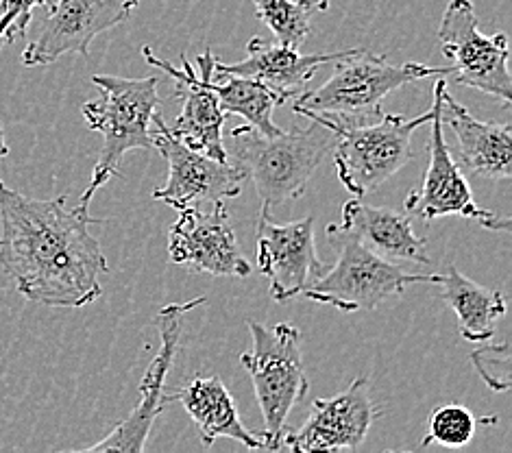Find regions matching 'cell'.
I'll return each instance as SVG.
<instances>
[{
	"mask_svg": "<svg viewBox=\"0 0 512 453\" xmlns=\"http://www.w3.org/2000/svg\"><path fill=\"white\" fill-rule=\"evenodd\" d=\"M66 201L24 197L0 181V264L20 297L77 310L103 295L109 264L90 234V225L103 220Z\"/></svg>",
	"mask_w": 512,
	"mask_h": 453,
	"instance_id": "6da1fadb",
	"label": "cell"
},
{
	"mask_svg": "<svg viewBox=\"0 0 512 453\" xmlns=\"http://www.w3.org/2000/svg\"><path fill=\"white\" fill-rule=\"evenodd\" d=\"M308 127L264 136L251 125L231 129L225 142L227 162L251 177L262 210L299 199L316 168L334 149V133L319 120Z\"/></svg>",
	"mask_w": 512,
	"mask_h": 453,
	"instance_id": "7a4b0ae2",
	"label": "cell"
},
{
	"mask_svg": "<svg viewBox=\"0 0 512 453\" xmlns=\"http://www.w3.org/2000/svg\"><path fill=\"white\" fill-rule=\"evenodd\" d=\"M334 75L321 88L303 90L292 99V109L303 118L316 116L336 125H360L384 116L382 103L390 92L408 83L428 77H445L454 66H425V64H390L386 55H373L362 48L334 64Z\"/></svg>",
	"mask_w": 512,
	"mask_h": 453,
	"instance_id": "3957f363",
	"label": "cell"
},
{
	"mask_svg": "<svg viewBox=\"0 0 512 453\" xmlns=\"http://www.w3.org/2000/svg\"><path fill=\"white\" fill-rule=\"evenodd\" d=\"M92 83L101 96L83 105V118L88 127L103 136L99 162L92 170L88 188L83 190L79 205L90 207L94 194L107 181L120 177V164L129 151L153 149L151 125L160 107L157 85L160 79H127L116 75H94Z\"/></svg>",
	"mask_w": 512,
	"mask_h": 453,
	"instance_id": "277c9868",
	"label": "cell"
},
{
	"mask_svg": "<svg viewBox=\"0 0 512 453\" xmlns=\"http://www.w3.org/2000/svg\"><path fill=\"white\" fill-rule=\"evenodd\" d=\"M251 349L242 353V366L251 375L255 399L264 421V449H282L286 419L306 397L308 377L303 369L301 332L292 323L273 327L249 321Z\"/></svg>",
	"mask_w": 512,
	"mask_h": 453,
	"instance_id": "5b68a950",
	"label": "cell"
},
{
	"mask_svg": "<svg viewBox=\"0 0 512 453\" xmlns=\"http://www.w3.org/2000/svg\"><path fill=\"white\" fill-rule=\"evenodd\" d=\"M432 109L417 118L384 114L373 122L360 125H336L319 120L334 133V166L338 179L356 199H364L408 166L412 153V136L425 122L432 120Z\"/></svg>",
	"mask_w": 512,
	"mask_h": 453,
	"instance_id": "8992f818",
	"label": "cell"
},
{
	"mask_svg": "<svg viewBox=\"0 0 512 453\" xmlns=\"http://www.w3.org/2000/svg\"><path fill=\"white\" fill-rule=\"evenodd\" d=\"M327 238L336 251V264L325 268L303 292L314 303L332 305L340 312H367L401 295L410 284L430 281V275L408 273L397 262L384 260L338 225H327Z\"/></svg>",
	"mask_w": 512,
	"mask_h": 453,
	"instance_id": "52a82bcc",
	"label": "cell"
},
{
	"mask_svg": "<svg viewBox=\"0 0 512 453\" xmlns=\"http://www.w3.org/2000/svg\"><path fill=\"white\" fill-rule=\"evenodd\" d=\"M438 38L443 55L451 61L456 83L493 96L502 107L512 105V77L508 70L506 33L484 35L471 0H449Z\"/></svg>",
	"mask_w": 512,
	"mask_h": 453,
	"instance_id": "ba28073f",
	"label": "cell"
},
{
	"mask_svg": "<svg viewBox=\"0 0 512 453\" xmlns=\"http://www.w3.org/2000/svg\"><path fill=\"white\" fill-rule=\"evenodd\" d=\"M153 125V146L168 162V179L153 192L155 201L181 212L188 207H201L203 203L214 205L240 197L242 181L247 179L240 168L190 149L186 142L170 133L160 114L153 116Z\"/></svg>",
	"mask_w": 512,
	"mask_h": 453,
	"instance_id": "9c48e42d",
	"label": "cell"
},
{
	"mask_svg": "<svg viewBox=\"0 0 512 453\" xmlns=\"http://www.w3.org/2000/svg\"><path fill=\"white\" fill-rule=\"evenodd\" d=\"M207 299L199 297L188 303H170L164 310H160L155 318L157 332L162 338V347L157 349L155 358L151 360L149 369H146L142 382H140V401L138 406L129 412L127 419L120 423L116 430L109 432L101 443H94L85 447L83 451H118V453H140L146 447V438H149L155 421L160 419L164 412L166 397H164V386L166 377L173 369V362L177 358L179 342H181V323H184V316L192 310L201 308Z\"/></svg>",
	"mask_w": 512,
	"mask_h": 453,
	"instance_id": "30bf717a",
	"label": "cell"
},
{
	"mask_svg": "<svg viewBox=\"0 0 512 453\" xmlns=\"http://www.w3.org/2000/svg\"><path fill=\"white\" fill-rule=\"evenodd\" d=\"M432 140H430V164L425 170V177L419 190L410 192L404 207L410 216H417L423 220H436L443 216H462L473 218L484 229L493 231H508L510 218L499 216L489 210H484L473 199V192L469 183L462 175L460 166L456 164L454 155H451L449 146L445 142L443 133V118H441V101H438V92L434 90V103H432Z\"/></svg>",
	"mask_w": 512,
	"mask_h": 453,
	"instance_id": "8fae6325",
	"label": "cell"
},
{
	"mask_svg": "<svg viewBox=\"0 0 512 453\" xmlns=\"http://www.w3.org/2000/svg\"><path fill=\"white\" fill-rule=\"evenodd\" d=\"M140 0H55L38 38L22 51L27 68L51 66L59 57L77 53L88 57L101 33L123 24Z\"/></svg>",
	"mask_w": 512,
	"mask_h": 453,
	"instance_id": "7c38bea8",
	"label": "cell"
},
{
	"mask_svg": "<svg viewBox=\"0 0 512 453\" xmlns=\"http://www.w3.org/2000/svg\"><path fill=\"white\" fill-rule=\"evenodd\" d=\"M258 266L271 284V297L286 303L303 295L325 273L316 255L314 216L292 223H275L271 210L258 220Z\"/></svg>",
	"mask_w": 512,
	"mask_h": 453,
	"instance_id": "4fadbf2b",
	"label": "cell"
},
{
	"mask_svg": "<svg viewBox=\"0 0 512 453\" xmlns=\"http://www.w3.org/2000/svg\"><path fill=\"white\" fill-rule=\"evenodd\" d=\"M168 255L170 262L194 273L238 279L251 275V264L238 249L225 203H214L212 212H201V207L181 210L168 231Z\"/></svg>",
	"mask_w": 512,
	"mask_h": 453,
	"instance_id": "5bb4252c",
	"label": "cell"
},
{
	"mask_svg": "<svg viewBox=\"0 0 512 453\" xmlns=\"http://www.w3.org/2000/svg\"><path fill=\"white\" fill-rule=\"evenodd\" d=\"M377 419L369 377L353 379L347 390L329 399H316L308 421L299 430L284 432L282 447L295 453L358 449Z\"/></svg>",
	"mask_w": 512,
	"mask_h": 453,
	"instance_id": "9a60e30c",
	"label": "cell"
},
{
	"mask_svg": "<svg viewBox=\"0 0 512 453\" xmlns=\"http://www.w3.org/2000/svg\"><path fill=\"white\" fill-rule=\"evenodd\" d=\"M142 57L177 81V96L184 101V107H181L175 125L168 127L170 133L186 142L190 149L210 155L218 162H227L223 140L227 114L218 105L216 94L197 75V68L188 59H181V68H177L170 61L155 57L151 46L142 48Z\"/></svg>",
	"mask_w": 512,
	"mask_h": 453,
	"instance_id": "2e32d148",
	"label": "cell"
},
{
	"mask_svg": "<svg viewBox=\"0 0 512 453\" xmlns=\"http://www.w3.org/2000/svg\"><path fill=\"white\" fill-rule=\"evenodd\" d=\"M441 101L443 125L456 133L460 164L471 175L484 179H510L512 175V127L508 122H484L469 114L447 90V81L438 77L434 83Z\"/></svg>",
	"mask_w": 512,
	"mask_h": 453,
	"instance_id": "e0dca14e",
	"label": "cell"
},
{
	"mask_svg": "<svg viewBox=\"0 0 512 453\" xmlns=\"http://www.w3.org/2000/svg\"><path fill=\"white\" fill-rule=\"evenodd\" d=\"M349 51L338 53H319V55H303L299 48H292L279 42H268L262 38H253L247 44V57L236 64H223V61H214L212 75H238L255 79L268 88L279 92L290 103L292 99L308 88L321 66L336 64L343 59Z\"/></svg>",
	"mask_w": 512,
	"mask_h": 453,
	"instance_id": "ac0fdd59",
	"label": "cell"
},
{
	"mask_svg": "<svg viewBox=\"0 0 512 453\" xmlns=\"http://www.w3.org/2000/svg\"><path fill=\"white\" fill-rule=\"evenodd\" d=\"M347 234L356 236L364 247L382 255L390 262L428 264L425 244L428 240L414 234L408 212L393 207H373L353 197L343 205V223L338 225Z\"/></svg>",
	"mask_w": 512,
	"mask_h": 453,
	"instance_id": "d6986e66",
	"label": "cell"
},
{
	"mask_svg": "<svg viewBox=\"0 0 512 453\" xmlns=\"http://www.w3.org/2000/svg\"><path fill=\"white\" fill-rule=\"evenodd\" d=\"M166 401H177L197 425L203 447H212L218 438L238 440L247 449H264L262 434L247 430L234 399L218 375H197L188 386L175 390Z\"/></svg>",
	"mask_w": 512,
	"mask_h": 453,
	"instance_id": "ffe728a7",
	"label": "cell"
},
{
	"mask_svg": "<svg viewBox=\"0 0 512 453\" xmlns=\"http://www.w3.org/2000/svg\"><path fill=\"white\" fill-rule=\"evenodd\" d=\"M214 61L216 59L212 51L207 48L203 55L197 57L194 68H197V75L201 77V81L216 94L218 105H221L223 112L227 116H242L247 120V125L258 129L264 136H275V133L282 131L273 122V109L288 103L284 96L255 79L238 75H212Z\"/></svg>",
	"mask_w": 512,
	"mask_h": 453,
	"instance_id": "44dd1931",
	"label": "cell"
},
{
	"mask_svg": "<svg viewBox=\"0 0 512 453\" xmlns=\"http://www.w3.org/2000/svg\"><path fill=\"white\" fill-rule=\"evenodd\" d=\"M430 284L441 286L443 301L458 318L462 338L469 342H489L495 336L497 321L506 314L502 292L475 284L454 264H447L441 273L430 275Z\"/></svg>",
	"mask_w": 512,
	"mask_h": 453,
	"instance_id": "7402d4cb",
	"label": "cell"
},
{
	"mask_svg": "<svg viewBox=\"0 0 512 453\" xmlns=\"http://www.w3.org/2000/svg\"><path fill=\"white\" fill-rule=\"evenodd\" d=\"M255 14L279 44L299 48L308 40L312 20L319 14L316 0H251Z\"/></svg>",
	"mask_w": 512,
	"mask_h": 453,
	"instance_id": "603a6c76",
	"label": "cell"
},
{
	"mask_svg": "<svg viewBox=\"0 0 512 453\" xmlns=\"http://www.w3.org/2000/svg\"><path fill=\"white\" fill-rule=\"evenodd\" d=\"M478 423L475 414L458 403L438 406L430 416L428 436L423 438L421 447H430L434 443L443 447H465L473 440Z\"/></svg>",
	"mask_w": 512,
	"mask_h": 453,
	"instance_id": "cb8c5ba5",
	"label": "cell"
},
{
	"mask_svg": "<svg viewBox=\"0 0 512 453\" xmlns=\"http://www.w3.org/2000/svg\"><path fill=\"white\" fill-rule=\"evenodd\" d=\"M471 362L475 371L484 379V384L495 393H506L512 379V355L508 342L499 345H486L471 353Z\"/></svg>",
	"mask_w": 512,
	"mask_h": 453,
	"instance_id": "d4e9b609",
	"label": "cell"
},
{
	"mask_svg": "<svg viewBox=\"0 0 512 453\" xmlns=\"http://www.w3.org/2000/svg\"><path fill=\"white\" fill-rule=\"evenodd\" d=\"M55 0H0V48L24 38L33 20V9L51 11Z\"/></svg>",
	"mask_w": 512,
	"mask_h": 453,
	"instance_id": "484cf974",
	"label": "cell"
},
{
	"mask_svg": "<svg viewBox=\"0 0 512 453\" xmlns=\"http://www.w3.org/2000/svg\"><path fill=\"white\" fill-rule=\"evenodd\" d=\"M9 155V144H7V136H5V127L0 122V159Z\"/></svg>",
	"mask_w": 512,
	"mask_h": 453,
	"instance_id": "4316f807",
	"label": "cell"
},
{
	"mask_svg": "<svg viewBox=\"0 0 512 453\" xmlns=\"http://www.w3.org/2000/svg\"><path fill=\"white\" fill-rule=\"evenodd\" d=\"M316 3H319V9H321V11H327L329 0H316Z\"/></svg>",
	"mask_w": 512,
	"mask_h": 453,
	"instance_id": "83f0119b",
	"label": "cell"
}]
</instances>
